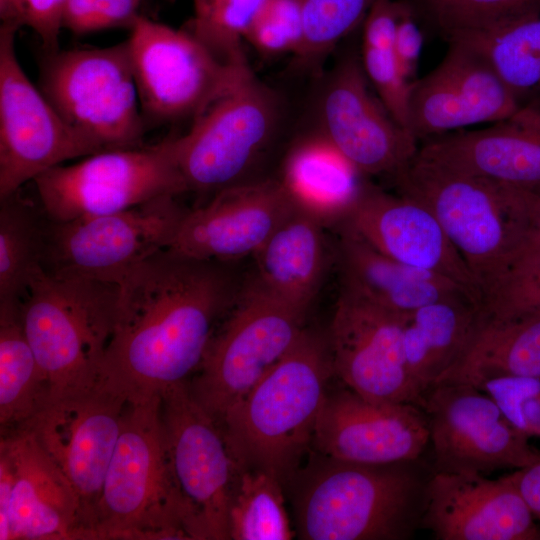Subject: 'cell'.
<instances>
[{
    "label": "cell",
    "instance_id": "1",
    "mask_svg": "<svg viewBox=\"0 0 540 540\" xmlns=\"http://www.w3.org/2000/svg\"><path fill=\"white\" fill-rule=\"evenodd\" d=\"M118 286L116 322L99 382L137 400L192 378L242 283L230 262L166 248L134 267Z\"/></svg>",
    "mask_w": 540,
    "mask_h": 540
},
{
    "label": "cell",
    "instance_id": "2",
    "mask_svg": "<svg viewBox=\"0 0 540 540\" xmlns=\"http://www.w3.org/2000/svg\"><path fill=\"white\" fill-rule=\"evenodd\" d=\"M334 375L328 335L304 328L291 349L220 422L241 470L282 484L300 468Z\"/></svg>",
    "mask_w": 540,
    "mask_h": 540
},
{
    "label": "cell",
    "instance_id": "3",
    "mask_svg": "<svg viewBox=\"0 0 540 540\" xmlns=\"http://www.w3.org/2000/svg\"><path fill=\"white\" fill-rule=\"evenodd\" d=\"M318 456L294 474L300 539L404 540L420 526L429 477L417 460L369 464Z\"/></svg>",
    "mask_w": 540,
    "mask_h": 540
},
{
    "label": "cell",
    "instance_id": "4",
    "mask_svg": "<svg viewBox=\"0 0 540 540\" xmlns=\"http://www.w3.org/2000/svg\"><path fill=\"white\" fill-rule=\"evenodd\" d=\"M393 180L398 193L428 208L468 266L481 303L516 251L522 190L459 172L417 154Z\"/></svg>",
    "mask_w": 540,
    "mask_h": 540
},
{
    "label": "cell",
    "instance_id": "5",
    "mask_svg": "<svg viewBox=\"0 0 540 540\" xmlns=\"http://www.w3.org/2000/svg\"><path fill=\"white\" fill-rule=\"evenodd\" d=\"M118 293L113 283L55 277L41 267L33 273L21 299L22 318L49 399L99 383Z\"/></svg>",
    "mask_w": 540,
    "mask_h": 540
},
{
    "label": "cell",
    "instance_id": "6",
    "mask_svg": "<svg viewBox=\"0 0 540 540\" xmlns=\"http://www.w3.org/2000/svg\"><path fill=\"white\" fill-rule=\"evenodd\" d=\"M161 395L128 400L105 476L95 539H188L162 429Z\"/></svg>",
    "mask_w": 540,
    "mask_h": 540
},
{
    "label": "cell",
    "instance_id": "7",
    "mask_svg": "<svg viewBox=\"0 0 540 540\" xmlns=\"http://www.w3.org/2000/svg\"><path fill=\"white\" fill-rule=\"evenodd\" d=\"M307 313L273 295L253 276L242 283L222 327L189 380L196 403L218 424L291 349Z\"/></svg>",
    "mask_w": 540,
    "mask_h": 540
},
{
    "label": "cell",
    "instance_id": "8",
    "mask_svg": "<svg viewBox=\"0 0 540 540\" xmlns=\"http://www.w3.org/2000/svg\"><path fill=\"white\" fill-rule=\"evenodd\" d=\"M40 90L100 152L144 146L147 126L127 40L104 48L44 52Z\"/></svg>",
    "mask_w": 540,
    "mask_h": 540
},
{
    "label": "cell",
    "instance_id": "9",
    "mask_svg": "<svg viewBox=\"0 0 540 540\" xmlns=\"http://www.w3.org/2000/svg\"><path fill=\"white\" fill-rule=\"evenodd\" d=\"M146 126L194 120L252 73L228 62L187 29L140 15L127 39Z\"/></svg>",
    "mask_w": 540,
    "mask_h": 540
},
{
    "label": "cell",
    "instance_id": "10",
    "mask_svg": "<svg viewBox=\"0 0 540 540\" xmlns=\"http://www.w3.org/2000/svg\"><path fill=\"white\" fill-rule=\"evenodd\" d=\"M188 211L176 196H164L110 214L47 218L41 268L55 277L118 285L134 267L171 245Z\"/></svg>",
    "mask_w": 540,
    "mask_h": 540
},
{
    "label": "cell",
    "instance_id": "11",
    "mask_svg": "<svg viewBox=\"0 0 540 540\" xmlns=\"http://www.w3.org/2000/svg\"><path fill=\"white\" fill-rule=\"evenodd\" d=\"M32 182L52 221L110 214L187 192L174 137L151 146L101 151L55 166Z\"/></svg>",
    "mask_w": 540,
    "mask_h": 540
},
{
    "label": "cell",
    "instance_id": "12",
    "mask_svg": "<svg viewBox=\"0 0 540 540\" xmlns=\"http://www.w3.org/2000/svg\"><path fill=\"white\" fill-rule=\"evenodd\" d=\"M189 381L161 394L168 464L188 539L228 540L229 509L240 472L220 425L193 399Z\"/></svg>",
    "mask_w": 540,
    "mask_h": 540
},
{
    "label": "cell",
    "instance_id": "13",
    "mask_svg": "<svg viewBox=\"0 0 540 540\" xmlns=\"http://www.w3.org/2000/svg\"><path fill=\"white\" fill-rule=\"evenodd\" d=\"M279 116L275 93L253 72L214 102L187 133L174 137L187 192L209 199L247 182L248 172L275 135Z\"/></svg>",
    "mask_w": 540,
    "mask_h": 540
},
{
    "label": "cell",
    "instance_id": "14",
    "mask_svg": "<svg viewBox=\"0 0 540 540\" xmlns=\"http://www.w3.org/2000/svg\"><path fill=\"white\" fill-rule=\"evenodd\" d=\"M127 402L98 383L48 399L20 427L32 433L72 486L88 540H94L97 507Z\"/></svg>",
    "mask_w": 540,
    "mask_h": 540
},
{
    "label": "cell",
    "instance_id": "15",
    "mask_svg": "<svg viewBox=\"0 0 540 540\" xmlns=\"http://www.w3.org/2000/svg\"><path fill=\"white\" fill-rule=\"evenodd\" d=\"M16 32L0 26V198L67 160L100 152L29 80L16 55Z\"/></svg>",
    "mask_w": 540,
    "mask_h": 540
},
{
    "label": "cell",
    "instance_id": "16",
    "mask_svg": "<svg viewBox=\"0 0 540 540\" xmlns=\"http://www.w3.org/2000/svg\"><path fill=\"white\" fill-rule=\"evenodd\" d=\"M429 423L433 472L488 475L540 460V450L497 404L474 386L438 384L422 400Z\"/></svg>",
    "mask_w": 540,
    "mask_h": 540
},
{
    "label": "cell",
    "instance_id": "17",
    "mask_svg": "<svg viewBox=\"0 0 540 540\" xmlns=\"http://www.w3.org/2000/svg\"><path fill=\"white\" fill-rule=\"evenodd\" d=\"M408 316L340 290L327 334L334 376L369 401L421 406L404 355Z\"/></svg>",
    "mask_w": 540,
    "mask_h": 540
},
{
    "label": "cell",
    "instance_id": "18",
    "mask_svg": "<svg viewBox=\"0 0 540 540\" xmlns=\"http://www.w3.org/2000/svg\"><path fill=\"white\" fill-rule=\"evenodd\" d=\"M319 115V131L364 177L393 178L419 149V141L373 95L355 56L343 59L329 77Z\"/></svg>",
    "mask_w": 540,
    "mask_h": 540
},
{
    "label": "cell",
    "instance_id": "19",
    "mask_svg": "<svg viewBox=\"0 0 540 540\" xmlns=\"http://www.w3.org/2000/svg\"><path fill=\"white\" fill-rule=\"evenodd\" d=\"M411 85L408 130L420 142L479 123H497L521 107L490 64L460 41Z\"/></svg>",
    "mask_w": 540,
    "mask_h": 540
},
{
    "label": "cell",
    "instance_id": "20",
    "mask_svg": "<svg viewBox=\"0 0 540 540\" xmlns=\"http://www.w3.org/2000/svg\"><path fill=\"white\" fill-rule=\"evenodd\" d=\"M428 444L421 406L372 402L346 386L327 393L312 442L324 456L369 464L417 460Z\"/></svg>",
    "mask_w": 540,
    "mask_h": 540
},
{
    "label": "cell",
    "instance_id": "21",
    "mask_svg": "<svg viewBox=\"0 0 540 540\" xmlns=\"http://www.w3.org/2000/svg\"><path fill=\"white\" fill-rule=\"evenodd\" d=\"M534 518L511 474L431 472L420 526L437 540H539Z\"/></svg>",
    "mask_w": 540,
    "mask_h": 540
},
{
    "label": "cell",
    "instance_id": "22",
    "mask_svg": "<svg viewBox=\"0 0 540 540\" xmlns=\"http://www.w3.org/2000/svg\"><path fill=\"white\" fill-rule=\"evenodd\" d=\"M295 209L278 179L247 181L189 210L168 248L231 263L254 255Z\"/></svg>",
    "mask_w": 540,
    "mask_h": 540
},
{
    "label": "cell",
    "instance_id": "23",
    "mask_svg": "<svg viewBox=\"0 0 540 540\" xmlns=\"http://www.w3.org/2000/svg\"><path fill=\"white\" fill-rule=\"evenodd\" d=\"M337 228L351 231L398 262L460 284L481 301L465 261L433 213L420 202L366 182L350 213Z\"/></svg>",
    "mask_w": 540,
    "mask_h": 540
},
{
    "label": "cell",
    "instance_id": "24",
    "mask_svg": "<svg viewBox=\"0 0 540 540\" xmlns=\"http://www.w3.org/2000/svg\"><path fill=\"white\" fill-rule=\"evenodd\" d=\"M0 463L11 475L2 540H88L76 493L30 431L2 434Z\"/></svg>",
    "mask_w": 540,
    "mask_h": 540
},
{
    "label": "cell",
    "instance_id": "25",
    "mask_svg": "<svg viewBox=\"0 0 540 540\" xmlns=\"http://www.w3.org/2000/svg\"><path fill=\"white\" fill-rule=\"evenodd\" d=\"M417 155L498 184L540 190V108L523 107L487 128L427 139Z\"/></svg>",
    "mask_w": 540,
    "mask_h": 540
},
{
    "label": "cell",
    "instance_id": "26",
    "mask_svg": "<svg viewBox=\"0 0 540 540\" xmlns=\"http://www.w3.org/2000/svg\"><path fill=\"white\" fill-rule=\"evenodd\" d=\"M338 229L335 254L341 290L401 315H410L430 302L462 293L479 299L444 276L398 262L351 231Z\"/></svg>",
    "mask_w": 540,
    "mask_h": 540
},
{
    "label": "cell",
    "instance_id": "27",
    "mask_svg": "<svg viewBox=\"0 0 540 540\" xmlns=\"http://www.w3.org/2000/svg\"><path fill=\"white\" fill-rule=\"evenodd\" d=\"M479 299L462 293L430 302L411 313L404 327L407 371L421 404L460 360L482 318Z\"/></svg>",
    "mask_w": 540,
    "mask_h": 540
},
{
    "label": "cell",
    "instance_id": "28",
    "mask_svg": "<svg viewBox=\"0 0 540 540\" xmlns=\"http://www.w3.org/2000/svg\"><path fill=\"white\" fill-rule=\"evenodd\" d=\"M364 176L320 132L298 140L278 179L296 209L324 227H338L348 216Z\"/></svg>",
    "mask_w": 540,
    "mask_h": 540
},
{
    "label": "cell",
    "instance_id": "29",
    "mask_svg": "<svg viewBox=\"0 0 540 540\" xmlns=\"http://www.w3.org/2000/svg\"><path fill=\"white\" fill-rule=\"evenodd\" d=\"M325 227L295 209L253 255L255 279L295 308L308 312L328 263Z\"/></svg>",
    "mask_w": 540,
    "mask_h": 540
},
{
    "label": "cell",
    "instance_id": "30",
    "mask_svg": "<svg viewBox=\"0 0 540 540\" xmlns=\"http://www.w3.org/2000/svg\"><path fill=\"white\" fill-rule=\"evenodd\" d=\"M501 376L540 378V309L505 316L484 313L466 351L438 384L477 388Z\"/></svg>",
    "mask_w": 540,
    "mask_h": 540
},
{
    "label": "cell",
    "instance_id": "31",
    "mask_svg": "<svg viewBox=\"0 0 540 540\" xmlns=\"http://www.w3.org/2000/svg\"><path fill=\"white\" fill-rule=\"evenodd\" d=\"M50 390L27 338L21 299L0 300V424L5 434L26 424Z\"/></svg>",
    "mask_w": 540,
    "mask_h": 540
},
{
    "label": "cell",
    "instance_id": "32",
    "mask_svg": "<svg viewBox=\"0 0 540 540\" xmlns=\"http://www.w3.org/2000/svg\"><path fill=\"white\" fill-rule=\"evenodd\" d=\"M460 41L478 52L503 81L521 108H540V13L496 27L460 34Z\"/></svg>",
    "mask_w": 540,
    "mask_h": 540
},
{
    "label": "cell",
    "instance_id": "33",
    "mask_svg": "<svg viewBox=\"0 0 540 540\" xmlns=\"http://www.w3.org/2000/svg\"><path fill=\"white\" fill-rule=\"evenodd\" d=\"M20 190L0 198V300L22 299L41 267L47 217Z\"/></svg>",
    "mask_w": 540,
    "mask_h": 540
},
{
    "label": "cell",
    "instance_id": "34",
    "mask_svg": "<svg viewBox=\"0 0 540 540\" xmlns=\"http://www.w3.org/2000/svg\"><path fill=\"white\" fill-rule=\"evenodd\" d=\"M282 483L267 472L240 470L229 509L232 540H290Z\"/></svg>",
    "mask_w": 540,
    "mask_h": 540
},
{
    "label": "cell",
    "instance_id": "35",
    "mask_svg": "<svg viewBox=\"0 0 540 540\" xmlns=\"http://www.w3.org/2000/svg\"><path fill=\"white\" fill-rule=\"evenodd\" d=\"M446 40L540 13V0H405Z\"/></svg>",
    "mask_w": 540,
    "mask_h": 540
},
{
    "label": "cell",
    "instance_id": "36",
    "mask_svg": "<svg viewBox=\"0 0 540 540\" xmlns=\"http://www.w3.org/2000/svg\"><path fill=\"white\" fill-rule=\"evenodd\" d=\"M266 0H193L194 15L187 29L228 62L247 61L242 43Z\"/></svg>",
    "mask_w": 540,
    "mask_h": 540
},
{
    "label": "cell",
    "instance_id": "37",
    "mask_svg": "<svg viewBox=\"0 0 540 540\" xmlns=\"http://www.w3.org/2000/svg\"><path fill=\"white\" fill-rule=\"evenodd\" d=\"M303 18V42L295 56L315 64L362 20L376 0H296Z\"/></svg>",
    "mask_w": 540,
    "mask_h": 540
},
{
    "label": "cell",
    "instance_id": "38",
    "mask_svg": "<svg viewBox=\"0 0 540 540\" xmlns=\"http://www.w3.org/2000/svg\"><path fill=\"white\" fill-rule=\"evenodd\" d=\"M303 35L302 12L296 0H266L250 24L244 41L263 55L291 53L296 56Z\"/></svg>",
    "mask_w": 540,
    "mask_h": 540
},
{
    "label": "cell",
    "instance_id": "39",
    "mask_svg": "<svg viewBox=\"0 0 540 540\" xmlns=\"http://www.w3.org/2000/svg\"><path fill=\"white\" fill-rule=\"evenodd\" d=\"M477 389L487 394L519 431L540 437V378L501 376L483 381Z\"/></svg>",
    "mask_w": 540,
    "mask_h": 540
},
{
    "label": "cell",
    "instance_id": "40",
    "mask_svg": "<svg viewBox=\"0 0 540 540\" xmlns=\"http://www.w3.org/2000/svg\"><path fill=\"white\" fill-rule=\"evenodd\" d=\"M361 64L381 103L392 118L408 130L412 81L402 71L392 49L362 47Z\"/></svg>",
    "mask_w": 540,
    "mask_h": 540
},
{
    "label": "cell",
    "instance_id": "41",
    "mask_svg": "<svg viewBox=\"0 0 540 540\" xmlns=\"http://www.w3.org/2000/svg\"><path fill=\"white\" fill-rule=\"evenodd\" d=\"M482 306L491 316L540 309V257L513 262Z\"/></svg>",
    "mask_w": 540,
    "mask_h": 540
},
{
    "label": "cell",
    "instance_id": "42",
    "mask_svg": "<svg viewBox=\"0 0 540 540\" xmlns=\"http://www.w3.org/2000/svg\"><path fill=\"white\" fill-rule=\"evenodd\" d=\"M143 0H66L62 25L74 34L128 28L140 16Z\"/></svg>",
    "mask_w": 540,
    "mask_h": 540
},
{
    "label": "cell",
    "instance_id": "43",
    "mask_svg": "<svg viewBox=\"0 0 540 540\" xmlns=\"http://www.w3.org/2000/svg\"><path fill=\"white\" fill-rule=\"evenodd\" d=\"M66 0H0L1 24L18 30L29 27L40 38L44 52L59 49Z\"/></svg>",
    "mask_w": 540,
    "mask_h": 540
},
{
    "label": "cell",
    "instance_id": "44",
    "mask_svg": "<svg viewBox=\"0 0 540 540\" xmlns=\"http://www.w3.org/2000/svg\"><path fill=\"white\" fill-rule=\"evenodd\" d=\"M401 1V12L392 51L406 77L413 82L416 79L424 36L412 7L407 1Z\"/></svg>",
    "mask_w": 540,
    "mask_h": 540
},
{
    "label": "cell",
    "instance_id": "45",
    "mask_svg": "<svg viewBox=\"0 0 540 540\" xmlns=\"http://www.w3.org/2000/svg\"><path fill=\"white\" fill-rule=\"evenodd\" d=\"M401 0H376L363 20L362 47L392 49Z\"/></svg>",
    "mask_w": 540,
    "mask_h": 540
},
{
    "label": "cell",
    "instance_id": "46",
    "mask_svg": "<svg viewBox=\"0 0 540 540\" xmlns=\"http://www.w3.org/2000/svg\"><path fill=\"white\" fill-rule=\"evenodd\" d=\"M535 257H540V190L522 189L520 239L509 266L514 261Z\"/></svg>",
    "mask_w": 540,
    "mask_h": 540
},
{
    "label": "cell",
    "instance_id": "47",
    "mask_svg": "<svg viewBox=\"0 0 540 540\" xmlns=\"http://www.w3.org/2000/svg\"><path fill=\"white\" fill-rule=\"evenodd\" d=\"M510 474L534 517L540 519V460Z\"/></svg>",
    "mask_w": 540,
    "mask_h": 540
}]
</instances>
